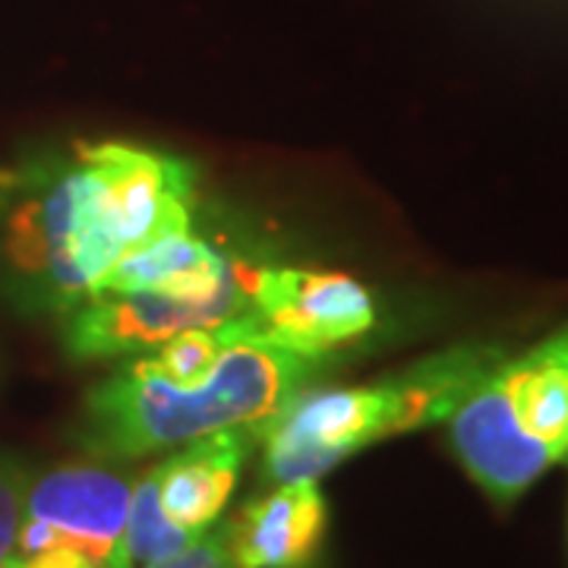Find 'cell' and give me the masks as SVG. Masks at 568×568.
I'll list each match as a JSON object with an SVG mask.
<instances>
[{
    "label": "cell",
    "instance_id": "cell-1",
    "mask_svg": "<svg viewBox=\"0 0 568 568\" xmlns=\"http://www.w3.org/2000/svg\"><path fill=\"white\" fill-rule=\"evenodd\" d=\"M342 366V354H297L234 338L196 383H174L136 354L85 392L73 443L89 458L136 462L237 426L263 429L301 388Z\"/></svg>",
    "mask_w": 568,
    "mask_h": 568
},
{
    "label": "cell",
    "instance_id": "cell-2",
    "mask_svg": "<svg viewBox=\"0 0 568 568\" xmlns=\"http://www.w3.org/2000/svg\"><path fill=\"white\" fill-rule=\"evenodd\" d=\"M123 253L95 142L0 168V294L22 313L61 320Z\"/></svg>",
    "mask_w": 568,
    "mask_h": 568
},
{
    "label": "cell",
    "instance_id": "cell-3",
    "mask_svg": "<svg viewBox=\"0 0 568 568\" xmlns=\"http://www.w3.org/2000/svg\"><path fill=\"white\" fill-rule=\"evenodd\" d=\"M506 354L496 342H462L369 386L301 388L260 433L263 480H320L376 443L446 424Z\"/></svg>",
    "mask_w": 568,
    "mask_h": 568
},
{
    "label": "cell",
    "instance_id": "cell-4",
    "mask_svg": "<svg viewBox=\"0 0 568 568\" xmlns=\"http://www.w3.org/2000/svg\"><path fill=\"white\" fill-rule=\"evenodd\" d=\"M260 265L231 256L219 272L200 278L133 291H92L61 316L67 354L82 364L126 361L159 347L168 338L241 320L250 313Z\"/></svg>",
    "mask_w": 568,
    "mask_h": 568
},
{
    "label": "cell",
    "instance_id": "cell-5",
    "mask_svg": "<svg viewBox=\"0 0 568 568\" xmlns=\"http://www.w3.org/2000/svg\"><path fill=\"white\" fill-rule=\"evenodd\" d=\"M136 474L123 462L89 458L32 474L17 556L48 547L80 549L123 568L121 540Z\"/></svg>",
    "mask_w": 568,
    "mask_h": 568
},
{
    "label": "cell",
    "instance_id": "cell-6",
    "mask_svg": "<svg viewBox=\"0 0 568 568\" xmlns=\"http://www.w3.org/2000/svg\"><path fill=\"white\" fill-rule=\"evenodd\" d=\"M376 325V304L364 284L342 272L265 265L256 272L246 313L250 338L297 354H342Z\"/></svg>",
    "mask_w": 568,
    "mask_h": 568
},
{
    "label": "cell",
    "instance_id": "cell-7",
    "mask_svg": "<svg viewBox=\"0 0 568 568\" xmlns=\"http://www.w3.org/2000/svg\"><path fill=\"white\" fill-rule=\"evenodd\" d=\"M328 499L320 480L268 484L222 525L234 568H316L328 540Z\"/></svg>",
    "mask_w": 568,
    "mask_h": 568
},
{
    "label": "cell",
    "instance_id": "cell-8",
    "mask_svg": "<svg viewBox=\"0 0 568 568\" xmlns=\"http://www.w3.org/2000/svg\"><path fill=\"white\" fill-rule=\"evenodd\" d=\"M506 420L552 465L568 462V323L537 345L506 354L484 376Z\"/></svg>",
    "mask_w": 568,
    "mask_h": 568
},
{
    "label": "cell",
    "instance_id": "cell-9",
    "mask_svg": "<svg viewBox=\"0 0 568 568\" xmlns=\"http://www.w3.org/2000/svg\"><path fill=\"white\" fill-rule=\"evenodd\" d=\"M260 426H237L178 446L155 462L159 499L164 515L183 530L203 534L215 528L231 503L250 455L260 448Z\"/></svg>",
    "mask_w": 568,
    "mask_h": 568
},
{
    "label": "cell",
    "instance_id": "cell-10",
    "mask_svg": "<svg viewBox=\"0 0 568 568\" xmlns=\"http://www.w3.org/2000/svg\"><path fill=\"white\" fill-rule=\"evenodd\" d=\"M200 534L178 528L164 515L162 499H159V477L155 465L136 474L133 493H130V511H126V528L121 540L123 568H140L149 562H162L168 556L186 549Z\"/></svg>",
    "mask_w": 568,
    "mask_h": 568
},
{
    "label": "cell",
    "instance_id": "cell-11",
    "mask_svg": "<svg viewBox=\"0 0 568 568\" xmlns=\"http://www.w3.org/2000/svg\"><path fill=\"white\" fill-rule=\"evenodd\" d=\"M29 484L32 467L13 452H0V568H10L17 556Z\"/></svg>",
    "mask_w": 568,
    "mask_h": 568
},
{
    "label": "cell",
    "instance_id": "cell-12",
    "mask_svg": "<svg viewBox=\"0 0 568 568\" xmlns=\"http://www.w3.org/2000/svg\"><path fill=\"white\" fill-rule=\"evenodd\" d=\"M140 568H234L227 547H224L222 528L203 530L193 544L174 556H168L162 562H149Z\"/></svg>",
    "mask_w": 568,
    "mask_h": 568
},
{
    "label": "cell",
    "instance_id": "cell-13",
    "mask_svg": "<svg viewBox=\"0 0 568 568\" xmlns=\"http://www.w3.org/2000/svg\"><path fill=\"white\" fill-rule=\"evenodd\" d=\"M10 568H118L102 559H92L80 549L70 547H48L39 552H26V556H13Z\"/></svg>",
    "mask_w": 568,
    "mask_h": 568
}]
</instances>
